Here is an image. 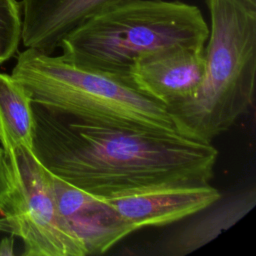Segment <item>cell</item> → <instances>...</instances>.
<instances>
[{
  "label": "cell",
  "mask_w": 256,
  "mask_h": 256,
  "mask_svg": "<svg viewBox=\"0 0 256 256\" xmlns=\"http://www.w3.org/2000/svg\"><path fill=\"white\" fill-rule=\"evenodd\" d=\"M32 152L53 175L109 197L161 186L206 185L218 151L177 132L115 129L70 121L32 102Z\"/></svg>",
  "instance_id": "1"
},
{
  "label": "cell",
  "mask_w": 256,
  "mask_h": 256,
  "mask_svg": "<svg viewBox=\"0 0 256 256\" xmlns=\"http://www.w3.org/2000/svg\"><path fill=\"white\" fill-rule=\"evenodd\" d=\"M210 13L204 74L190 97L166 109L181 136L211 143L251 106L256 75V7L206 0Z\"/></svg>",
  "instance_id": "2"
},
{
  "label": "cell",
  "mask_w": 256,
  "mask_h": 256,
  "mask_svg": "<svg viewBox=\"0 0 256 256\" xmlns=\"http://www.w3.org/2000/svg\"><path fill=\"white\" fill-rule=\"evenodd\" d=\"M208 25L200 9L180 1L129 0L91 16L60 43L61 57L127 83L141 56L172 46L204 48Z\"/></svg>",
  "instance_id": "3"
},
{
  "label": "cell",
  "mask_w": 256,
  "mask_h": 256,
  "mask_svg": "<svg viewBox=\"0 0 256 256\" xmlns=\"http://www.w3.org/2000/svg\"><path fill=\"white\" fill-rule=\"evenodd\" d=\"M11 75L33 103L73 122L149 132H176L165 106L125 81L36 49L17 57Z\"/></svg>",
  "instance_id": "4"
},
{
  "label": "cell",
  "mask_w": 256,
  "mask_h": 256,
  "mask_svg": "<svg viewBox=\"0 0 256 256\" xmlns=\"http://www.w3.org/2000/svg\"><path fill=\"white\" fill-rule=\"evenodd\" d=\"M11 188L0 203V231L22 240L25 256H86L81 239L59 213L49 172L31 149L4 152Z\"/></svg>",
  "instance_id": "5"
},
{
  "label": "cell",
  "mask_w": 256,
  "mask_h": 256,
  "mask_svg": "<svg viewBox=\"0 0 256 256\" xmlns=\"http://www.w3.org/2000/svg\"><path fill=\"white\" fill-rule=\"evenodd\" d=\"M204 74V48L172 46L139 57L127 83L166 108L195 93Z\"/></svg>",
  "instance_id": "6"
},
{
  "label": "cell",
  "mask_w": 256,
  "mask_h": 256,
  "mask_svg": "<svg viewBox=\"0 0 256 256\" xmlns=\"http://www.w3.org/2000/svg\"><path fill=\"white\" fill-rule=\"evenodd\" d=\"M102 198L136 231L168 225L204 211L220 200L221 193L206 184L151 187Z\"/></svg>",
  "instance_id": "7"
},
{
  "label": "cell",
  "mask_w": 256,
  "mask_h": 256,
  "mask_svg": "<svg viewBox=\"0 0 256 256\" xmlns=\"http://www.w3.org/2000/svg\"><path fill=\"white\" fill-rule=\"evenodd\" d=\"M49 180L60 215L81 239L88 255L103 254L134 232L104 198L74 187L50 172Z\"/></svg>",
  "instance_id": "8"
},
{
  "label": "cell",
  "mask_w": 256,
  "mask_h": 256,
  "mask_svg": "<svg viewBox=\"0 0 256 256\" xmlns=\"http://www.w3.org/2000/svg\"><path fill=\"white\" fill-rule=\"evenodd\" d=\"M129 0H22L21 41L52 54L62 40L91 16Z\"/></svg>",
  "instance_id": "9"
},
{
  "label": "cell",
  "mask_w": 256,
  "mask_h": 256,
  "mask_svg": "<svg viewBox=\"0 0 256 256\" xmlns=\"http://www.w3.org/2000/svg\"><path fill=\"white\" fill-rule=\"evenodd\" d=\"M255 204V187L231 196L165 241L161 254L183 256L197 250L242 219Z\"/></svg>",
  "instance_id": "10"
},
{
  "label": "cell",
  "mask_w": 256,
  "mask_h": 256,
  "mask_svg": "<svg viewBox=\"0 0 256 256\" xmlns=\"http://www.w3.org/2000/svg\"><path fill=\"white\" fill-rule=\"evenodd\" d=\"M32 100L11 74L0 72V144L4 152L17 147L32 150Z\"/></svg>",
  "instance_id": "11"
},
{
  "label": "cell",
  "mask_w": 256,
  "mask_h": 256,
  "mask_svg": "<svg viewBox=\"0 0 256 256\" xmlns=\"http://www.w3.org/2000/svg\"><path fill=\"white\" fill-rule=\"evenodd\" d=\"M21 6L16 0H0V54L4 61L16 53L21 41Z\"/></svg>",
  "instance_id": "12"
},
{
  "label": "cell",
  "mask_w": 256,
  "mask_h": 256,
  "mask_svg": "<svg viewBox=\"0 0 256 256\" xmlns=\"http://www.w3.org/2000/svg\"><path fill=\"white\" fill-rule=\"evenodd\" d=\"M11 188V180L8 164L5 158L4 151L0 146V203L7 195Z\"/></svg>",
  "instance_id": "13"
},
{
  "label": "cell",
  "mask_w": 256,
  "mask_h": 256,
  "mask_svg": "<svg viewBox=\"0 0 256 256\" xmlns=\"http://www.w3.org/2000/svg\"><path fill=\"white\" fill-rule=\"evenodd\" d=\"M14 255V240L13 236L5 237L0 241V256Z\"/></svg>",
  "instance_id": "14"
},
{
  "label": "cell",
  "mask_w": 256,
  "mask_h": 256,
  "mask_svg": "<svg viewBox=\"0 0 256 256\" xmlns=\"http://www.w3.org/2000/svg\"><path fill=\"white\" fill-rule=\"evenodd\" d=\"M244 1H246L248 4H250L251 6H254V7H256V0H244Z\"/></svg>",
  "instance_id": "15"
}]
</instances>
